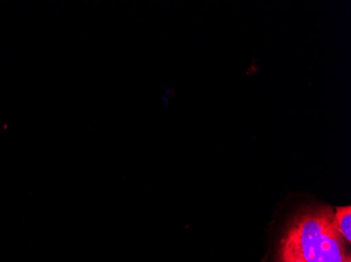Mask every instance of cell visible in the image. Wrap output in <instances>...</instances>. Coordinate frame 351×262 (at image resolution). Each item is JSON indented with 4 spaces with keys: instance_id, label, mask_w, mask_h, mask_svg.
Instances as JSON below:
<instances>
[{
    "instance_id": "7a4b0ae2",
    "label": "cell",
    "mask_w": 351,
    "mask_h": 262,
    "mask_svg": "<svg viewBox=\"0 0 351 262\" xmlns=\"http://www.w3.org/2000/svg\"><path fill=\"white\" fill-rule=\"evenodd\" d=\"M335 224L348 244L351 241V207H339L335 211Z\"/></svg>"
},
{
    "instance_id": "6da1fadb",
    "label": "cell",
    "mask_w": 351,
    "mask_h": 262,
    "mask_svg": "<svg viewBox=\"0 0 351 262\" xmlns=\"http://www.w3.org/2000/svg\"><path fill=\"white\" fill-rule=\"evenodd\" d=\"M333 214L327 207L299 214L282 237L278 262H351L349 244Z\"/></svg>"
}]
</instances>
